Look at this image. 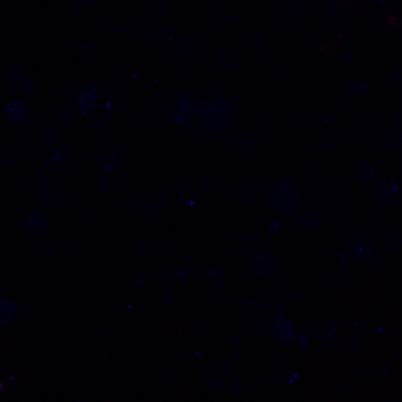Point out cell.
<instances>
[{
    "label": "cell",
    "mask_w": 402,
    "mask_h": 402,
    "mask_svg": "<svg viewBox=\"0 0 402 402\" xmlns=\"http://www.w3.org/2000/svg\"><path fill=\"white\" fill-rule=\"evenodd\" d=\"M271 202L284 213L294 212L302 203L299 191L289 182H279L271 192Z\"/></svg>",
    "instance_id": "1"
},
{
    "label": "cell",
    "mask_w": 402,
    "mask_h": 402,
    "mask_svg": "<svg viewBox=\"0 0 402 402\" xmlns=\"http://www.w3.org/2000/svg\"><path fill=\"white\" fill-rule=\"evenodd\" d=\"M296 333L295 325L288 319H281L275 324L274 334L282 342H289Z\"/></svg>",
    "instance_id": "2"
},
{
    "label": "cell",
    "mask_w": 402,
    "mask_h": 402,
    "mask_svg": "<svg viewBox=\"0 0 402 402\" xmlns=\"http://www.w3.org/2000/svg\"><path fill=\"white\" fill-rule=\"evenodd\" d=\"M98 100H99L98 91H96L94 88H92V86H90V88H86L85 90L81 92L77 103L79 105V108L82 109V111L85 112L93 108V106L96 104V102H98Z\"/></svg>",
    "instance_id": "3"
},
{
    "label": "cell",
    "mask_w": 402,
    "mask_h": 402,
    "mask_svg": "<svg viewBox=\"0 0 402 402\" xmlns=\"http://www.w3.org/2000/svg\"><path fill=\"white\" fill-rule=\"evenodd\" d=\"M275 262L271 254H261L255 262V271L263 275V276H268L275 271Z\"/></svg>",
    "instance_id": "4"
},
{
    "label": "cell",
    "mask_w": 402,
    "mask_h": 402,
    "mask_svg": "<svg viewBox=\"0 0 402 402\" xmlns=\"http://www.w3.org/2000/svg\"><path fill=\"white\" fill-rule=\"evenodd\" d=\"M5 76H6V78L9 83H12L13 85L16 86L17 89L22 90L24 92H29L33 88L32 82H30L26 76L20 74L18 70H8Z\"/></svg>",
    "instance_id": "5"
},
{
    "label": "cell",
    "mask_w": 402,
    "mask_h": 402,
    "mask_svg": "<svg viewBox=\"0 0 402 402\" xmlns=\"http://www.w3.org/2000/svg\"><path fill=\"white\" fill-rule=\"evenodd\" d=\"M16 314V306L8 299L0 298V327L12 320Z\"/></svg>",
    "instance_id": "6"
},
{
    "label": "cell",
    "mask_w": 402,
    "mask_h": 402,
    "mask_svg": "<svg viewBox=\"0 0 402 402\" xmlns=\"http://www.w3.org/2000/svg\"><path fill=\"white\" fill-rule=\"evenodd\" d=\"M27 225L35 231H42L48 227V220L43 213L35 212L27 217Z\"/></svg>",
    "instance_id": "7"
},
{
    "label": "cell",
    "mask_w": 402,
    "mask_h": 402,
    "mask_svg": "<svg viewBox=\"0 0 402 402\" xmlns=\"http://www.w3.org/2000/svg\"><path fill=\"white\" fill-rule=\"evenodd\" d=\"M351 251H352L354 255L359 258H369L371 255H372L368 244L362 240L354 242L352 245H351Z\"/></svg>",
    "instance_id": "8"
},
{
    "label": "cell",
    "mask_w": 402,
    "mask_h": 402,
    "mask_svg": "<svg viewBox=\"0 0 402 402\" xmlns=\"http://www.w3.org/2000/svg\"><path fill=\"white\" fill-rule=\"evenodd\" d=\"M193 112V105L190 103H182L179 108L177 109V111L175 112V119L176 121L180 122V123H183V122H186L188 119L190 118V115L192 114Z\"/></svg>",
    "instance_id": "9"
},
{
    "label": "cell",
    "mask_w": 402,
    "mask_h": 402,
    "mask_svg": "<svg viewBox=\"0 0 402 402\" xmlns=\"http://www.w3.org/2000/svg\"><path fill=\"white\" fill-rule=\"evenodd\" d=\"M7 113L14 121H20L26 115V109L20 103H13L8 106Z\"/></svg>",
    "instance_id": "10"
},
{
    "label": "cell",
    "mask_w": 402,
    "mask_h": 402,
    "mask_svg": "<svg viewBox=\"0 0 402 402\" xmlns=\"http://www.w3.org/2000/svg\"><path fill=\"white\" fill-rule=\"evenodd\" d=\"M120 157L118 155H111L104 162V168L108 171H115L120 167Z\"/></svg>",
    "instance_id": "11"
},
{
    "label": "cell",
    "mask_w": 402,
    "mask_h": 402,
    "mask_svg": "<svg viewBox=\"0 0 402 402\" xmlns=\"http://www.w3.org/2000/svg\"><path fill=\"white\" fill-rule=\"evenodd\" d=\"M325 338H328V340L324 341L325 344H334L337 342L338 337H337V333L333 332V331H325L322 334H320V340H323Z\"/></svg>",
    "instance_id": "12"
},
{
    "label": "cell",
    "mask_w": 402,
    "mask_h": 402,
    "mask_svg": "<svg viewBox=\"0 0 402 402\" xmlns=\"http://www.w3.org/2000/svg\"><path fill=\"white\" fill-rule=\"evenodd\" d=\"M207 380H208V385H209L210 388L218 389L222 385V379L217 374H211Z\"/></svg>",
    "instance_id": "13"
},
{
    "label": "cell",
    "mask_w": 402,
    "mask_h": 402,
    "mask_svg": "<svg viewBox=\"0 0 402 402\" xmlns=\"http://www.w3.org/2000/svg\"><path fill=\"white\" fill-rule=\"evenodd\" d=\"M50 197V191L47 187L45 185L40 186V188L38 189V198L40 200H44L46 201Z\"/></svg>",
    "instance_id": "14"
},
{
    "label": "cell",
    "mask_w": 402,
    "mask_h": 402,
    "mask_svg": "<svg viewBox=\"0 0 402 402\" xmlns=\"http://www.w3.org/2000/svg\"><path fill=\"white\" fill-rule=\"evenodd\" d=\"M44 135L47 140L49 141H53L56 139V136H57V133H56V130L52 129V128H48V129H45L44 130Z\"/></svg>",
    "instance_id": "15"
},
{
    "label": "cell",
    "mask_w": 402,
    "mask_h": 402,
    "mask_svg": "<svg viewBox=\"0 0 402 402\" xmlns=\"http://www.w3.org/2000/svg\"><path fill=\"white\" fill-rule=\"evenodd\" d=\"M55 159H58L59 160V162L60 161H64L65 159H66V154H65V152H58L57 154H56V156H55Z\"/></svg>",
    "instance_id": "16"
}]
</instances>
